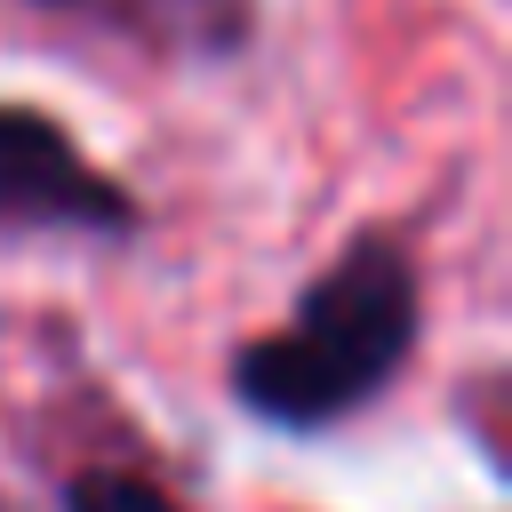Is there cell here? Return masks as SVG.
I'll return each instance as SVG.
<instances>
[{
    "instance_id": "cell-4",
    "label": "cell",
    "mask_w": 512,
    "mask_h": 512,
    "mask_svg": "<svg viewBox=\"0 0 512 512\" xmlns=\"http://www.w3.org/2000/svg\"><path fill=\"white\" fill-rule=\"evenodd\" d=\"M64 512H184L160 480H144V472H112V464H96V472H80V480H64Z\"/></svg>"
},
{
    "instance_id": "cell-2",
    "label": "cell",
    "mask_w": 512,
    "mask_h": 512,
    "mask_svg": "<svg viewBox=\"0 0 512 512\" xmlns=\"http://www.w3.org/2000/svg\"><path fill=\"white\" fill-rule=\"evenodd\" d=\"M144 200L88 160V144L40 112L0 96V240H136Z\"/></svg>"
},
{
    "instance_id": "cell-3",
    "label": "cell",
    "mask_w": 512,
    "mask_h": 512,
    "mask_svg": "<svg viewBox=\"0 0 512 512\" xmlns=\"http://www.w3.org/2000/svg\"><path fill=\"white\" fill-rule=\"evenodd\" d=\"M64 24H88L152 64H240L256 48V0H32Z\"/></svg>"
},
{
    "instance_id": "cell-1",
    "label": "cell",
    "mask_w": 512,
    "mask_h": 512,
    "mask_svg": "<svg viewBox=\"0 0 512 512\" xmlns=\"http://www.w3.org/2000/svg\"><path fill=\"white\" fill-rule=\"evenodd\" d=\"M424 336V280L392 224H360L296 296V312L248 336L224 392L264 432H336L384 400Z\"/></svg>"
}]
</instances>
